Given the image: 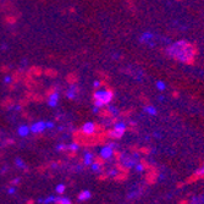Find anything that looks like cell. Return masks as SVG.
<instances>
[{
    "label": "cell",
    "mask_w": 204,
    "mask_h": 204,
    "mask_svg": "<svg viewBox=\"0 0 204 204\" xmlns=\"http://www.w3.org/2000/svg\"><path fill=\"white\" fill-rule=\"evenodd\" d=\"M66 149L70 150V151H73V153H75V151H77V150L79 149V145H78L77 143L73 142V143H70L68 145H66Z\"/></svg>",
    "instance_id": "44dd1931"
},
{
    "label": "cell",
    "mask_w": 204,
    "mask_h": 204,
    "mask_svg": "<svg viewBox=\"0 0 204 204\" xmlns=\"http://www.w3.org/2000/svg\"><path fill=\"white\" fill-rule=\"evenodd\" d=\"M4 83H5V84L12 83V77H11V76H6V77L4 78Z\"/></svg>",
    "instance_id": "4316f807"
},
{
    "label": "cell",
    "mask_w": 204,
    "mask_h": 204,
    "mask_svg": "<svg viewBox=\"0 0 204 204\" xmlns=\"http://www.w3.org/2000/svg\"><path fill=\"white\" fill-rule=\"evenodd\" d=\"M123 131H120V129H116V128H111L109 132H107V136L110 137V138H115V139H118V138H121L122 136H123Z\"/></svg>",
    "instance_id": "30bf717a"
},
{
    "label": "cell",
    "mask_w": 204,
    "mask_h": 204,
    "mask_svg": "<svg viewBox=\"0 0 204 204\" xmlns=\"http://www.w3.org/2000/svg\"><path fill=\"white\" fill-rule=\"evenodd\" d=\"M66 97L68 99H75L77 97V86L76 84H71L70 86V88L66 92Z\"/></svg>",
    "instance_id": "7c38bea8"
},
{
    "label": "cell",
    "mask_w": 204,
    "mask_h": 204,
    "mask_svg": "<svg viewBox=\"0 0 204 204\" xmlns=\"http://www.w3.org/2000/svg\"><path fill=\"white\" fill-rule=\"evenodd\" d=\"M99 155H100V158L103 160H109V159H111L114 156V148L110 147L109 144H106V145H104V147L100 148Z\"/></svg>",
    "instance_id": "277c9868"
},
{
    "label": "cell",
    "mask_w": 204,
    "mask_h": 204,
    "mask_svg": "<svg viewBox=\"0 0 204 204\" xmlns=\"http://www.w3.org/2000/svg\"><path fill=\"white\" fill-rule=\"evenodd\" d=\"M55 204H71V199L68 197L56 195L55 197Z\"/></svg>",
    "instance_id": "5bb4252c"
},
{
    "label": "cell",
    "mask_w": 204,
    "mask_h": 204,
    "mask_svg": "<svg viewBox=\"0 0 204 204\" xmlns=\"http://www.w3.org/2000/svg\"><path fill=\"white\" fill-rule=\"evenodd\" d=\"M55 197L56 195H48L45 198H39L38 202L42 204H50V203H55Z\"/></svg>",
    "instance_id": "9a60e30c"
},
{
    "label": "cell",
    "mask_w": 204,
    "mask_h": 204,
    "mask_svg": "<svg viewBox=\"0 0 204 204\" xmlns=\"http://www.w3.org/2000/svg\"><path fill=\"white\" fill-rule=\"evenodd\" d=\"M101 167H103V165H101V162H99V161H93V162L90 164V170H92L93 172H100V171H101Z\"/></svg>",
    "instance_id": "2e32d148"
},
{
    "label": "cell",
    "mask_w": 204,
    "mask_h": 204,
    "mask_svg": "<svg viewBox=\"0 0 204 204\" xmlns=\"http://www.w3.org/2000/svg\"><path fill=\"white\" fill-rule=\"evenodd\" d=\"M93 97H94V100L100 101L105 106V105L110 104V101L112 100L114 93L110 89H107V88H97V90L94 92Z\"/></svg>",
    "instance_id": "7a4b0ae2"
},
{
    "label": "cell",
    "mask_w": 204,
    "mask_h": 204,
    "mask_svg": "<svg viewBox=\"0 0 204 204\" xmlns=\"http://www.w3.org/2000/svg\"><path fill=\"white\" fill-rule=\"evenodd\" d=\"M31 128V132L34 133V134H39L42 133L44 129H46V126H45V121H37L34 123H32L29 126Z\"/></svg>",
    "instance_id": "8992f818"
},
{
    "label": "cell",
    "mask_w": 204,
    "mask_h": 204,
    "mask_svg": "<svg viewBox=\"0 0 204 204\" xmlns=\"http://www.w3.org/2000/svg\"><path fill=\"white\" fill-rule=\"evenodd\" d=\"M100 86H101V82H100V81H94V82H93V87H94V88H99Z\"/></svg>",
    "instance_id": "4dcf8cb0"
},
{
    "label": "cell",
    "mask_w": 204,
    "mask_h": 204,
    "mask_svg": "<svg viewBox=\"0 0 204 204\" xmlns=\"http://www.w3.org/2000/svg\"><path fill=\"white\" fill-rule=\"evenodd\" d=\"M134 170H136L137 172H143V171H144V165H143L142 162H137V164L134 165Z\"/></svg>",
    "instance_id": "d4e9b609"
},
{
    "label": "cell",
    "mask_w": 204,
    "mask_h": 204,
    "mask_svg": "<svg viewBox=\"0 0 204 204\" xmlns=\"http://www.w3.org/2000/svg\"><path fill=\"white\" fill-rule=\"evenodd\" d=\"M107 111L110 112V115H111L112 117H116V116H118V114H120V111H118L117 107H115V106H112V105H109V104H107Z\"/></svg>",
    "instance_id": "ac0fdd59"
},
{
    "label": "cell",
    "mask_w": 204,
    "mask_h": 204,
    "mask_svg": "<svg viewBox=\"0 0 204 204\" xmlns=\"http://www.w3.org/2000/svg\"><path fill=\"white\" fill-rule=\"evenodd\" d=\"M65 149H66V145H65V144H59V145L56 147V150H59V151L65 150Z\"/></svg>",
    "instance_id": "f546056e"
},
{
    "label": "cell",
    "mask_w": 204,
    "mask_h": 204,
    "mask_svg": "<svg viewBox=\"0 0 204 204\" xmlns=\"http://www.w3.org/2000/svg\"><path fill=\"white\" fill-rule=\"evenodd\" d=\"M65 188H66V187H65L64 183H59V184L56 186V193H57V194H62V193L65 192Z\"/></svg>",
    "instance_id": "603a6c76"
},
{
    "label": "cell",
    "mask_w": 204,
    "mask_h": 204,
    "mask_svg": "<svg viewBox=\"0 0 204 204\" xmlns=\"http://www.w3.org/2000/svg\"><path fill=\"white\" fill-rule=\"evenodd\" d=\"M7 193H9V194H15V193H16V187H15V186L9 187V188H7Z\"/></svg>",
    "instance_id": "83f0119b"
},
{
    "label": "cell",
    "mask_w": 204,
    "mask_h": 204,
    "mask_svg": "<svg viewBox=\"0 0 204 204\" xmlns=\"http://www.w3.org/2000/svg\"><path fill=\"white\" fill-rule=\"evenodd\" d=\"M45 126H46V128H53L54 127V122H51V121L45 122Z\"/></svg>",
    "instance_id": "1f68e13d"
},
{
    "label": "cell",
    "mask_w": 204,
    "mask_h": 204,
    "mask_svg": "<svg viewBox=\"0 0 204 204\" xmlns=\"http://www.w3.org/2000/svg\"><path fill=\"white\" fill-rule=\"evenodd\" d=\"M154 34L151 33V32H143L142 34H140V37H139V40L142 42V43H145V44H148V43H150L153 39H154Z\"/></svg>",
    "instance_id": "ba28073f"
},
{
    "label": "cell",
    "mask_w": 204,
    "mask_h": 204,
    "mask_svg": "<svg viewBox=\"0 0 204 204\" xmlns=\"http://www.w3.org/2000/svg\"><path fill=\"white\" fill-rule=\"evenodd\" d=\"M59 104V93L55 90L53 93H50L49 95V99H48V105L50 107H56Z\"/></svg>",
    "instance_id": "52a82bcc"
},
{
    "label": "cell",
    "mask_w": 204,
    "mask_h": 204,
    "mask_svg": "<svg viewBox=\"0 0 204 204\" xmlns=\"http://www.w3.org/2000/svg\"><path fill=\"white\" fill-rule=\"evenodd\" d=\"M144 111H145L148 115H151V116H155V115L158 114L156 109H155L154 106H151V105H147V106L144 107Z\"/></svg>",
    "instance_id": "d6986e66"
},
{
    "label": "cell",
    "mask_w": 204,
    "mask_h": 204,
    "mask_svg": "<svg viewBox=\"0 0 204 204\" xmlns=\"http://www.w3.org/2000/svg\"><path fill=\"white\" fill-rule=\"evenodd\" d=\"M166 54L180 62L189 64L195 57V49L187 40H177L172 43L170 46H167Z\"/></svg>",
    "instance_id": "6da1fadb"
},
{
    "label": "cell",
    "mask_w": 204,
    "mask_h": 204,
    "mask_svg": "<svg viewBox=\"0 0 204 204\" xmlns=\"http://www.w3.org/2000/svg\"><path fill=\"white\" fill-rule=\"evenodd\" d=\"M17 133H18V136H21V137H27V136L31 133V128H29V126H27V125H21V126L18 127V129H17Z\"/></svg>",
    "instance_id": "4fadbf2b"
},
{
    "label": "cell",
    "mask_w": 204,
    "mask_h": 204,
    "mask_svg": "<svg viewBox=\"0 0 204 204\" xmlns=\"http://www.w3.org/2000/svg\"><path fill=\"white\" fill-rule=\"evenodd\" d=\"M15 165H16L18 169H26V162H24L21 158H16V159H15Z\"/></svg>",
    "instance_id": "7402d4cb"
},
{
    "label": "cell",
    "mask_w": 204,
    "mask_h": 204,
    "mask_svg": "<svg viewBox=\"0 0 204 204\" xmlns=\"http://www.w3.org/2000/svg\"><path fill=\"white\" fill-rule=\"evenodd\" d=\"M139 160V155L137 153H134L132 156H127L125 154H121V158H120V161H121V165L126 169H131V167H134V165L138 162Z\"/></svg>",
    "instance_id": "3957f363"
},
{
    "label": "cell",
    "mask_w": 204,
    "mask_h": 204,
    "mask_svg": "<svg viewBox=\"0 0 204 204\" xmlns=\"http://www.w3.org/2000/svg\"><path fill=\"white\" fill-rule=\"evenodd\" d=\"M106 173H107V176H109V177H116V176H118L120 170H118L117 167H112V169H109Z\"/></svg>",
    "instance_id": "ffe728a7"
},
{
    "label": "cell",
    "mask_w": 204,
    "mask_h": 204,
    "mask_svg": "<svg viewBox=\"0 0 204 204\" xmlns=\"http://www.w3.org/2000/svg\"><path fill=\"white\" fill-rule=\"evenodd\" d=\"M94 161V154L93 153H89V151H86L83 154V164L86 166H90V164Z\"/></svg>",
    "instance_id": "8fae6325"
},
{
    "label": "cell",
    "mask_w": 204,
    "mask_h": 204,
    "mask_svg": "<svg viewBox=\"0 0 204 204\" xmlns=\"http://www.w3.org/2000/svg\"><path fill=\"white\" fill-rule=\"evenodd\" d=\"M81 131H82V133L86 134V136H92V134H94L95 131H97V125H95L94 122H92V121H88V122H86V123L81 127Z\"/></svg>",
    "instance_id": "5b68a950"
},
{
    "label": "cell",
    "mask_w": 204,
    "mask_h": 204,
    "mask_svg": "<svg viewBox=\"0 0 204 204\" xmlns=\"http://www.w3.org/2000/svg\"><path fill=\"white\" fill-rule=\"evenodd\" d=\"M99 111H100V109H99V107H97V106H94V107H93V112H94V114H98Z\"/></svg>",
    "instance_id": "d6a6232c"
},
{
    "label": "cell",
    "mask_w": 204,
    "mask_h": 204,
    "mask_svg": "<svg viewBox=\"0 0 204 204\" xmlns=\"http://www.w3.org/2000/svg\"><path fill=\"white\" fill-rule=\"evenodd\" d=\"M114 128L126 132V129H127V125H126L123 121H117V122H115V123H114Z\"/></svg>",
    "instance_id": "e0dca14e"
},
{
    "label": "cell",
    "mask_w": 204,
    "mask_h": 204,
    "mask_svg": "<svg viewBox=\"0 0 204 204\" xmlns=\"http://www.w3.org/2000/svg\"><path fill=\"white\" fill-rule=\"evenodd\" d=\"M21 183V178L20 177H15L13 180H12V182H11V186H17V184H20Z\"/></svg>",
    "instance_id": "484cf974"
},
{
    "label": "cell",
    "mask_w": 204,
    "mask_h": 204,
    "mask_svg": "<svg viewBox=\"0 0 204 204\" xmlns=\"http://www.w3.org/2000/svg\"><path fill=\"white\" fill-rule=\"evenodd\" d=\"M90 197H92L90 191H88V189H83V191H81V192L78 193L77 199H78V202H86V200H88Z\"/></svg>",
    "instance_id": "9c48e42d"
},
{
    "label": "cell",
    "mask_w": 204,
    "mask_h": 204,
    "mask_svg": "<svg viewBox=\"0 0 204 204\" xmlns=\"http://www.w3.org/2000/svg\"><path fill=\"white\" fill-rule=\"evenodd\" d=\"M195 175H198V176H204V165L195 172Z\"/></svg>",
    "instance_id": "f1b7e54d"
},
{
    "label": "cell",
    "mask_w": 204,
    "mask_h": 204,
    "mask_svg": "<svg viewBox=\"0 0 204 204\" xmlns=\"http://www.w3.org/2000/svg\"><path fill=\"white\" fill-rule=\"evenodd\" d=\"M155 86H156V88H158L159 90H164V89L166 88V84H165L164 81H158V82L155 83Z\"/></svg>",
    "instance_id": "cb8c5ba5"
}]
</instances>
